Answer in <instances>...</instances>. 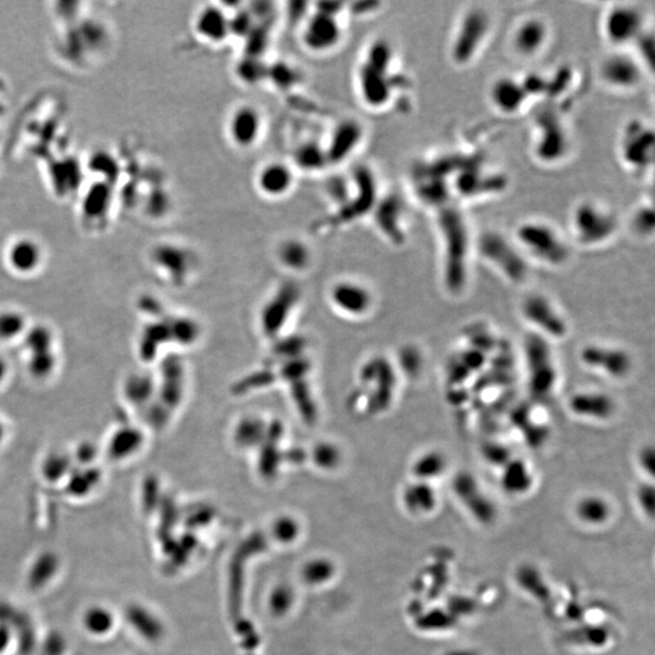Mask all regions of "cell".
Returning a JSON list of instances; mask_svg holds the SVG:
<instances>
[{
	"mask_svg": "<svg viewBox=\"0 0 655 655\" xmlns=\"http://www.w3.org/2000/svg\"><path fill=\"white\" fill-rule=\"evenodd\" d=\"M435 214L440 245L442 284L449 295L460 296L469 284L475 239L464 212L455 204L440 207Z\"/></svg>",
	"mask_w": 655,
	"mask_h": 655,
	"instance_id": "cell-1",
	"label": "cell"
},
{
	"mask_svg": "<svg viewBox=\"0 0 655 655\" xmlns=\"http://www.w3.org/2000/svg\"><path fill=\"white\" fill-rule=\"evenodd\" d=\"M396 53L387 39H375L365 51L357 71V92L365 107L382 111L389 107L399 87Z\"/></svg>",
	"mask_w": 655,
	"mask_h": 655,
	"instance_id": "cell-2",
	"label": "cell"
},
{
	"mask_svg": "<svg viewBox=\"0 0 655 655\" xmlns=\"http://www.w3.org/2000/svg\"><path fill=\"white\" fill-rule=\"evenodd\" d=\"M514 239L528 261L560 269L572 255L570 243L555 224L543 219H527L514 228Z\"/></svg>",
	"mask_w": 655,
	"mask_h": 655,
	"instance_id": "cell-3",
	"label": "cell"
},
{
	"mask_svg": "<svg viewBox=\"0 0 655 655\" xmlns=\"http://www.w3.org/2000/svg\"><path fill=\"white\" fill-rule=\"evenodd\" d=\"M494 20L488 9L470 5L456 20L449 39L448 56L458 68H467L481 58L489 43Z\"/></svg>",
	"mask_w": 655,
	"mask_h": 655,
	"instance_id": "cell-4",
	"label": "cell"
},
{
	"mask_svg": "<svg viewBox=\"0 0 655 655\" xmlns=\"http://www.w3.org/2000/svg\"><path fill=\"white\" fill-rule=\"evenodd\" d=\"M573 241L584 248H598L617 237L620 219L612 207L597 200H583L569 214Z\"/></svg>",
	"mask_w": 655,
	"mask_h": 655,
	"instance_id": "cell-5",
	"label": "cell"
},
{
	"mask_svg": "<svg viewBox=\"0 0 655 655\" xmlns=\"http://www.w3.org/2000/svg\"><path fill=\"white\" fill-rule=\"evenodd\" d=\"M475 251L510 283L522 284L531 274V264L527 257L511 237L499 231L488 229L482 232L475 239Z\"/></svg>",
	"mask_w": 655,
	"mask_h": 655,
	"instance_id": "cell-6",
	"label": "cell"
},
{
	"mask_svg": "<svg viewBox=\"0 0 655 655\" xmlns=\"http://www.w3.org/2000/svg\"><path fill=\"white\" fill-rule=\"evenodd\" d=\"M572 146L568 125L560 113L548 108L535 117L531 156L540 166H560L568 159Z\"/></svg>",
	"mask_w": 655,
	"mask_h": 655,
	"instance_id": "cell-7",
	"label": "cell"
},
{
	"mask_svg": "<svg viewBox=\"0 0 655 655\" xmlns=\"http://www.w3.org/2000/svg\"><path fill=\"white\" fill-rule=\"evenodd\" d=\"M523 358L528 390L538 401L552 397L558 384V368L551 341L531 332L524 337Z\"/></svg>",
	"mask_w": 655,
	"mask_h": 655,
	"instance_id": "cell-8",
	"label": "cell"
},
{
	"mask_svg": "<svg viewBox=\"0 0 655 655\" xmlns=\"http://www.w3.org/2000/svg\"><path fill=\"white\" fill-rule=\"evenodd\" d=\"M617 153L622 166L634 176L653 171L655 156L654 128L642 118L625 123L618 136Z\"/></svg>",
	"mask_w": 655,
	"mask_h": 655,
	"instance_id": "cell-9",
	"label": "cell"
},
{
	"mask_svg": "<svg viewBox=\"0 0 655 655\" xmlns=\"http://www.w3.org/2000/svg\"><path fill=\"white\" fill-rule=\"evenodd\" d=\"M601 34L614 50L632 48L648 29L647 18L642 9L630 3H615L602 13Z\"/></svg>",
	"mask_w": 655,
	"mask_h": 655,
	"instance_id": "cell-10",
	"label": "cell"
},
{
	"mask_svg": "<svg viewBox=\"0 0 655 655\" xmlns=\"http://www.w3.org/2000/svg\"><path fill=\"white\" fill-rule=\"evenodd\" d=\"M340 6H342L340 3H335L334 9L328 8V3L317 4V9L303 21L300 31V40L305 50L324 55L340 45L344 39Z\"/></svg>",
	"mask_w": 655,
	"mask_h": 655,
	"instance_id": "cell-11",
	"label": "cell"
},
{
	"mask_svg": "<svg viewBox=\"0 0 655 655\" xmlns=\"http://www.w3.org/2000/svg\"><path fill=\"white\" fill-rule=\"evenodd\" d=\"M597 73L607 89L620 94L637 90L648 75L634 53L614 49L600 61Z\"/></svg>",
	"mask_w": 655,
	"mask_h": 655,
	"instance_id": "cell-12",
	"label": "cell"
},
{
	"mask_svg": "<svg viewBox=\"0 0 655 655\" xmlns=\"http://www.w3.org/2000/svg\"><path fill=\"white\" fill-rule=\"evenodd\" d=\"M523 320L531 330L548 341L562 340L568 335L569 324L558 306L541 293L527 295L521 303Z\"/></svg>",
	"mask_w": 655,
	"mask_h": 655,
	"instance_id": "cell-13",
	"label": "cell"
},
{
	"mask_svg": "<svg viewBox=\"0 0 655 655\" xmlns=\"http://www.w3.org/2000/svg\"><path fill=\"white\" fill-rule=\"evenodd\" d=\"M579 361L590 372L612 380H624L634 370V358L624 347L590 342L579 351Z\"/></svg>",
	"mask_w": 655,
	"mask_h": 655,
	"instance_id": "cell-14",
	"label": "cell"
},
{
	"mask_svg": "<svg viewBox=\"0 0 655 655\" xmlns=\"http://www.w3.org/2000/svg\"><path fill=\"white\" fill-rule=\"evenodd\" d=\"M551 39V28L546 18L539 15L522 17L511 31L510 46L521 60L539 58Z\"/></svg>",
	"mask_w": 655,
	"mask_h": 655,
	"instance_id": "cell-15",
	"label": "cell"
},
{
	"mask_svg": "<svg viewBox=\"0 0 655 655\" xmlns=\"http://www.w3.org/2000/svg\"><path fill=\"white\" fill-rule=\"evenodd\" d=\"M265 119L261 111L253 104H241L233 108L226 121V135L238 150L256 147L264 134Z\"/></svg>",
	"mask_w": 655,
	"mask_h": 655,
	"instance_id": "cell-16",
	"label": "cell"
},
{
	"mask_svg": "<svg viewBox=\"0 0 655 655\" xmlns=\"http://www.w3.org/2000/svg\"><path fill=\"white\" fill-rule=\"evenodd\" d=\"M488 100L495 112L512 118L521 114L533 99L524 79L505 75L494 79L490 83Z\"/></svg>",
	"mask_w": 655,
	"mask_h": 655,
	"instance_id": "cell-17",
	"label": "cell"
},
{
	"mask_svg": "<svg viewBox=\"0 0 655 655\" xmlns=\"http://www.w3.org/2000/svg\"><path fill=\"white\" fill-rule=\"evenodd\" d=\"M452 490L461 505L478 522L489 524L497 519V506L472 473H456L453 478Z\"/></svg>",
	"mask_w": 655,
	"mask_h": 655,
	"instance_id": "cell-18",
	"label": "cell"
},
{
	"mask_svg": "<svg viewBox=\"0 0 655 655\" xmlns=\"http://www.w3.org/2000/svg\"><path fill=\"white\" fill-rule=\"evenodd\" d=\"M362 380L370 386L372 411L382 413L394 402L397 389V375L386 358H374L362 372Z\"/></svg>",
	"mask_w": 655,
	"mask_h": 655,
	"instance_id": "cell-19",
	"label": "cell"
},
{
	"mask_svg": "<svg viewBox=\"0 0 655 655\" xmlns=\"http://www.w3.org/2000/svg\"><path fill=\"white\" fill-rule=\"evenodd\" d=\"M254 183L257 193L267 200H283L294 190L296 170L291 162L270 161L257 169Z\"/></svg>",
	"mask_w": 655,
	"mask_h": 655,
	"instance_id": "cell-20",
	"label": "cell"
},
{
	"mask_svg": "<svg viewBox=\"0 0 655 655\" xmlns=\"http://www.w3.org/2000/svg\"><path fill=\"white\" fill-rule=\"evenodd\" d=\"M569 413L590 423H608L617 414V401L603 391L583 390L572 394L567 403Z\"/></svg>",
	"mask_w": 655,
	"mask_h": 655,
	"instance_id": "cell-21",
	"label": "cell"
},
{
	"mask_svg": "<svg viewBox=\"0 0 655 655\" xmlns=\"http://www.w3.org/2000/svg\"><path fill=\"white\" fill-rule=\"evenodd\" d=\"M364 141V128L356 119L346 118L334 125L328 141L324 144L329 166L349 161Z\"/></svg>",
	"mask_w": 655,
	"mask_h": 655,
	"instance_id": "cell-22",
	"label": "cell"
},
{
	"mask_svg": "<svg viewBox=\"0 0 655 655\" xmlns=\"http://www.w3.org/2000/svg\"><path fill=\"white\" fill-rule=\"evenodd\" d=\"M193 32L198 40L221 45L232 36L231 17L226 9L216 4H207L200 8L193 18Z\"/></svg>",
	"mask_w": 655,
	"mask_h": 655,
	"instance_id": "cell-23",
	"label": "cell"
},
{
	"mask_svg": "<svg viewBox=\"0 0 655 655\" xmlns=\"http://www.w3.org/2000/svg\"><path fill=\"white\" fill-rule=\"evenodd\" d=\"M332 303L346 315H363L373 305V295L367 286L353 281H341L332 286Z\"/></svg>",
	"mask_w": 655,
	"mask_h": 655,
	"instance_id": "cell-24",
	"label": "cell"
},
{
	"mask_svg": "<svg viewBox=\"0 0 655 655\" xmlns=\"http://www.w3.org/2000/svg\"><path fill=\"white\" fill-rule=\"evenodd\" d=\"M377 207L379 212L385 214V216H380L378 224L382 234L392 242V244H403L406 234L404 228L406 224V205L399 195H394L382 202L379 200Z\"/></svg>",
	"mask_w": 655,
	"mask_h": 655,
	"instance_id": "cell-25",
	"label": "cell"
},
{
	"mask_svg": "<svg viewBox=\"0 0 655 655\" xmlns=\"http://www.w3.org/2000/svg\"><path fill=\"white\" fill-rule=\"evenodd\" d=\"M43 259L42 247L29 238H20L9 245L6 261L16 274H34L42 266Z\"/></svg>",
	"mask_w": 655,
	"mask_h": 655,
	"instance_id": "cell-26",
	"label": "cell"
},
{
	"mask_svg": "<svg viewBox=\"0 0 655 655\" xmlns=\"http://www.w3.org/2000/svg\"><path fill=\"white\" fill-rule=\"evenodd\" d=\"M500 469V483L507 493L511 495H521L531 489L534 482V476L527 461L512 456Z\"/></svg>",
	"mask_w": 655,
	"mask_h": 655,
	"instance_id": "cell-27",
	"label": "cell"
},
{
	"mask_svg": "<svg viewBox=\"0 0 655 655\" xmlns=\"http://www.w3.org/2000/svg\"><path fill=\"white\" fill-rule=\"evenodd\" d=\"M448 470V458L440 449H428L415 459L411 472L416 481H435Z\"/></svg>",
	"mask_w": 655,
	"mask_h": 655,
	"instance_id": "cell-28",
	"label": "cell"
},
{
	"mask_svg": "<svg viewBox=\"0 0 655 655\" xmlns=\"http://www.w3.org/2000/svg\"><path fill=\"white\" fill-rule=\"evenodd\" d=\"M575 516L586 526H601L608 522L612 516V506L601 495L590 494L579 499L574 509Z\"/></svg>",
	"mask_w": 655,
	"mask_h": 655,
	"instance_id": "cell-29",
	"label": "cell"
},
{
	"mask_svg": "<svg viewBox=\"0 0 655 655\" xmlns=\"http://www.w3.org/2000/svg\"><path fill=\"white\" fill-rule=\"evenodd\" d=\"M291 164L294 166L295 170L317 173L329 166V161L324 145L315 141H305L295 147Z\"/></svg>",
	"mask_w": 655,
	"mask_h": 655,
	"instance_id": "cell-30",
	"label": "cell"
},
{
	"mask_svg": "<svg viewBox=\"0 0 655 655\" xmlns=\"http://www.w3.org/2000/svg\"><path fill=\"white\" fill-rule=\"evenodd\" d=\"M277 257L286 269L303 271L311 262V250L305 242L299 238H286L278 245Z\"/></svg>",
	"mask_w": 655,
	"mask_h": 655,
	"instance_id": "cell-31",
	"label": "cell"
},
{
	"mask_svg": "<svg viewBox=\"0 0 655 655\" xmlns=\"http://www.w3.org/2000/svg\"><path fill=\"white\" fill-rule=\"evenodd\" d=\"M404 504L414 514H428L437 506V493L428 482L416 481L404 490Z\"/></svg>",
	"mask_w": 655,
	"mask_h": 655,
	"instance_id": "cell-32",
	"label": "cell"
},
{
	"mask_svg": "<svg viewBox=\"0 0 655 655\" xmlns=\"http://www.w3.org/2000/svg\"><path fill=\"white\" fill-rule=\"evenodd\" d=\"M654 224L653 202H649V203L643 202L634 207L630 216V221H629L631 231L634 236L639 237L641 239L651 238L654 234Z\"/></svg>",
	"mask_w": 655,
	"mask_h": 655,
	"instance_id": "cell-33",
	"label": "cell"
},
{
	"mask_svg": "<svg viewBox=\"0 0 655 655\" xmlns=\"http://www.w3.org/2000/svg\"><path fill=\"white\" fill-rule=\"evenodd\" d=\"M22 332H26V325L20 312L13 310L0 312V341H11Z\"/></svg>",
	"mask_w": 655,
	"mask_h": 655,
	"instance_id": "cell-34",
	"label": "cell"
},
{
	"mask_svg": "<svg viewBox=\"0 0 655 655\" xmlns=\"http://www.w3.org/2000/svg\"><path fill=\"white\" fill-rule=\"evenodd\" d=\"M112 617L108 613V610H101V608H94L87 614L85 617V624L90 632L96 634H104L112 625Z\"/></svg>",
	"mask_w": 655,
	"mask_h": 655,
	"instance_id": "cell-35",
	"label": "cell"
},
{
	"mask_svg": "<svg viewBox=\"0 0 655 655\" xmlns=\"http://www.w3.org/2000/svg\"><path fill=\"white\" fill-rule=\"evenodd\" d=\"M637 502L644 514H648L649 517H653L654 514L655 492L653 483L644 482L642 485H639L637 492Z\"/></svg>",
	"mask_w": 655,
	"mask_h": 655,
	"instance_id": "cell-36",
	"label": "cell"
},
{
	"mask_svg": "<svg viewBox=\"0 0 655 655\" xmlns=\"http://www.w3.org/2000/svg\"><path fill=\"white\" fill-rule=\"evenodd\" d=\"M637 465L639 469L649 478L654 477L655 448L651 444H646L637 453Z\"/></svg>",
	"mask_w": 655,
	"mask_h": 655,
	"instance_id": "cell-37",
	"label": "cell"
},
{
	"mask_svg": "<svg viewBox=\"0 0 655 655\" xmlns=\"http://www.w3.org/2000/svg\"><path fill=\"white\" fill-rule=\"evenodd\" d=\"M313 456H315V461L318 464L322 465V466H330V465L336 464L337 460H339V452L337 449L332 445V444L323 443L317 445L315 449V453H313Z\"/></svg>",
	"mask_w": 655,
	"mask_h": 655,
	"instance_id": "cell-38",
	"label": "cell"
},
{
	"mask_svg": "<svg viewBox=\"0 0 655 655\" xmlns=\"http://www.w3.org/2000/svg\"><path fill=\"white\" fill-rule=\"evenodd\" d=\"M8 364L4 361V358L0 357V385L5 381V379L8 377Z\"/></svg>",
	"mask_w": 655,
	"mask_h": 655,
	"instance_id": "cell-39",
	"label": "cell"
},
{
	"mask_svg": "<svg viewBox=\"0 0 655 655\" xmlns=\"http://www.w3.org/2000/svg\"><path fill=\"white\" fill-rule=\"evenodd\" d=\"M5 435H6V426H5L4 420L0 416V444L4 442Z\"/></svg>",
	"mask_w": 655,
	"mask_h": 655,
	"instance_id": "cell-40",
	"label": "cell"
}]
</instances>
